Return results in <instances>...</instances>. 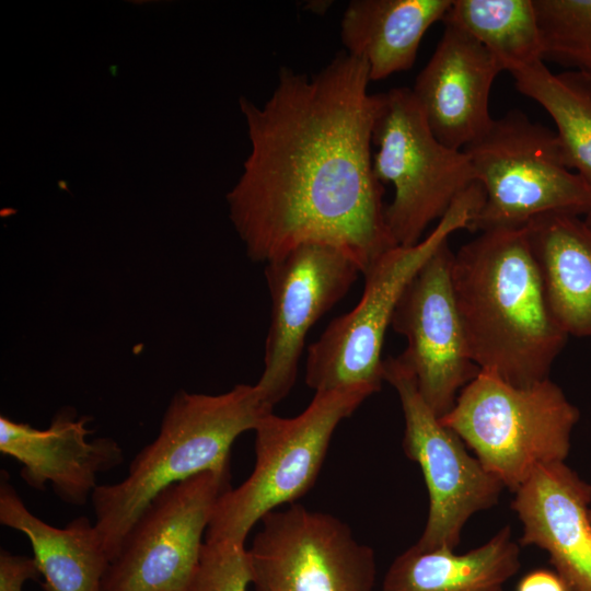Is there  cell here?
I'll use <instances>...</instances> for the list:
<instances>
[{"label":"cell","instance_id":"cell-19","mask_svg":"<svg viewBox=\"0 0 591 591\" xmlns=\"http://www.w3.org/2000/svg\"><path fill=\"white\" fill-rule=\"evenodd\" d=\"M453 0H352L340 23L345 51L363 61L370 81L413 67L429 27L443 21Z\"/></svg>","mask_w":591,"mask_h":591},{"label":"cell","instance_id":"cell-4","mask_svg":"<svg viewBox=\"0 0 591 591\" xmlns=\"http://www.w3.org/2000/svg\"><path fill=\"white\" fill-rule=\"evenodd\" d=\"M579 409L549 378L515 386L480 370L440 421L515 491L541 465L565 462Z\"/></svg>","mask_w":591,"mask_h":591},{"label":"cell","instance_id":"cell-7","mask_svg":"<svg viewBox=\"0 0 591 591\" xmlns=\"http://www.w3.org/2000/svg\"><path fill=\"white\" fill-rule=\"evenodd\" d=\"M485 198L468 231L523 227L544 213L587 215L591 188L568 165L556 131L512 109L467 144Z\"/></svg>","mask_w":591,"mask_h":591},{"label":"cell","instance_id":"cell-6","mask_svg":"<svg viewBox=\"0 0 591 591\" xmlns=\"http://www.w3.org/2000/svg\"><path fill=\"white\" fill-rule=\"evenodd\" d=\"M484 198L482 184L474 183L419 243L397 245L364 270L363 292L357 305L334 318L308 348L305 383L309 387L315 392L351 385H366L375 393L381 390L385 333L403 290L452 233L468 230Z\"/></svg>","mask_w":591,"mask_h":591},{"label":"cell","instance_id":"cell-15","mask_svg":"<svg viewBox=\"0 0 591 591\" xmlns=\"http://www.w3.org/2000/svg\"><path fill=\"white\" fill-rule=\"evenodd\" d=\"M90 416H78L74 408L63 407L46 429L0 417V452L21 465V477L36 490L50 484L60 500L83 506L99 486L97 474L120 465L124 453L109 437H86Z\"/></svg>","mask_w":591,"mask_h":591},{"label":"cell","instance_id":"cell-8","mask_svg":"<svg viewBox=\"0 0 591 591\" xmlns=\"http://www.w3.org/2000/svg\"><path fill=\"white\" fill-rule=\"evenodd\" d=\"M374 103L373 171L394 188L386 223L397 245L412 246L478 181L467 154L436 138L412 89L376 93Z\"/></svg>","mask_w":591,"mask_h":591},{"label":"cell","instance_id":"cell-28","mask_svg":"<svg viewBox=\"0 0 591 591\" xmlns=\"http://www.w3.org/2000/svg\"><path fill=\"white\" fill-rule=\"evenodd\" d=\"M590 519H591V508H590Z\"/></svg>","mask_w":591,"mask_h":591},{"label":"cell","instance_id":"cell-9","mask_svg":"<svg viewBox=\"0 0 591 591\" xmlns=\"http://www.w3.org/2000/svg\"><path fill=\"white\" fill-rule=\"evenodd\" d=\"M383 375L395 389L403 409V450L420 466L429 495L428 518L415 545L425 549H454L467 520L494 507L505 486L440 421L419 393L413 373L397 356L383 360Z\"/></svg>","mask_w":591,"mask_h":591},{"label":"cell","instance_id":"cell-26","mask_svg":"<svg viewBox=\"0 0 591 591\" xmlns=\"http://www.w3.org/2000/svg\"><path fill=\"white\" fill-rule=\"evenodd\" d=\"M517 591H569L565 581L554 571L537 569L526 573Z\"/></svg>","mask_w":591,"mask_h":591},{"label":"cell","instance_id":"cell-21","mask_svg":"<svg viewBox=\"0 0 591 591\" xmlns=\"http://www.w3.org/2000/svg\"><path fill=\"white\" fill-rule=\"evenodd\" d=\"M509 72L518 91L553 118L568 165L591 188V79L578 71L553 73L544 61Z\"/></svg>","mask_w":591,"mask_h":591},{"label":"cell","instance_id":"cell-14","mask_svg":"<svg viewBox=\"0 0 591 591\" xmlns=\"http://www.w3.org/2000/svg\"><path fill=\"white\" fill-rule=\"evenodd\" d=\"M500 61L461 27L444 23L442 36L412 89L436 138L463 150L494 118L489 96Z\"/></svg>","mask_w":591,"mask_h":591},{"label":"cell","instance_id":"cell-22","mask_svg":"<svg viewBox=\"0 0 591 591\" xmlns=\"http://www.w3.org/2000/svg\"><path fill=\"white\" fill-rule=\"evenodd\" d=\"M442 22L468 33L507 71L544 61L533 0H453Z\"/></svg>","mask_w":591,"mask_h":591},{"label":"cell","instance_id":"cell-13","mask_svg":"<svg viewBox=\"0 0 591 591\" xmlns=\"http://www.w3.org/2000/svg\"><path fill=\"white\" fill-rule=\"evenodd\" d=\"M359 274L350 256L321 243L299 245L266 264L271 315L256 385L273 408L296 383L309 331L347 294Z\"/></svg>","mask_w":591,"mask_h":591},{"label":"cell","instance_id":"cell-10","mask_svg":"<svg viewBox=\"0 0 591 591\" xmlns=\"http://www.w3.org/2000/svg\"><path fill=\"white\" fill-rule=\"evenodd\" d=\"M230 473L208 471L176 483L147 506L109 563L102 591H187Z\"/></svg>","mask_w":591,"mask_h":591},{"label":"cell","instance_id":"cell-25","mask_svg":"<svg viewBox=\"0 0 591 591\" xmlns=\"http://www.w3.org/2000/svg\"><path fill=\"white\" fill-rule=\"evenodd\" d=\"M40 576L34 557L0 552V591H22L25 581Z\"/></svg>","mask_w":591,"mask_h":591},{"label":"cell","instance_id":"cell-23","mask_svg":"<svg viewBox=\"0 0 591 591\" xmlns=\"http://www.w3.org/2000/svg\"><path fill=\"white\" fill-rule=\"evenodd\" d=\"M544 60H553L591 79V0H533Z\"/></svg>","mask_w":591,"mask_h":591},{"label":"cell","instance_id":"cell-17","mask_svg":"<svg viewBox=\"0 0 591 591\" xmlns=\"http://www.w3.org/2000/svg\"><path fill=\"white\" fill-rule=\"evenodd\" d=\"M524 227L555 321L568 336L591 337V228L567 212Z\"/></svg>","mask_w":591,"mask_h":591},{"label":"cell","instance_id":"cell-5","mask_svg":"<svg viewBox=\"0 0 591 591\" xmlns=\"http://www.w3.org/2000/svg\"><path fill=\"white\" fill-rule=\"evenodd\" d=\"M375 392L351 385L315 392L298 416L268 413L254 428L255 466L239 487L224 491L205 541L245 544L252 528L282 505H292L314 485L337 426Z\"/></svg>","mask_w":591,"mask_h":591},{"label":"cell","instance_id":"cell-16","mask_svg":"<svg viewBox=\"0 0 591 591\" xmlns=\"http://www.w3.org/2000/svg\"><path fill=\"white\" fill-rule=\"evenodd\" d=\"M591 485L565 462L544 464L514 491L521 545L544 549L569 591H591Z\"/></svg>","mask_w":591,"mask_h":591},{"label":"cell","instance_id":"cell-18","mask_svg":"<svg viewBox=\"0 0 591 591\" xmlns=\"http://www.w3.org/2000/svg\"><path fill=\"white\" fill-rule=\"evenodd\" d=\"M9 475L1 471L0 523L23 533L30 541L33 557L45 591H102L109 565L95 524L85 515L63 528L46 523L32 513Z\"/></svg>","mask_w":591,"mask_h":591},{"label":"cell","instance_id":"cell-2","mask_svg":"<svg viewBox=\"0 0 591 591\" xmlns=\"http://www.w3.org/2000/svg\"><path fill=\"white\" fill-rule=\"evenodd\" d=\"M452 286L471 357L515 386L549 378L568 335L555 321L525 227L479 232L453 256Z\"/></svg>","mask_w":591,"mask_h":591},{"label":"cell","instance_id":"cell-11","mask_svg":"<svg viewBox=\"0 0 591 591\" xmlns=\"http://www.w3.org/2000/svg\"><path fill=\"white\" fill-rule=\"evenodd\" d=\"M260 522L248 549L255 591H373L374 551L338 518L292 503Z\"/></svg>","mask_w":591,"mask_h":591},{"label":"cell","instance_id":"cell-24","mask_svg":"<svg viewBox=\"0 0 591 591\" xmlns=\"http://www.w3.org/2000/svg\"><path fill=\"white\" fill-rule=\"evenodd\" d=\"M252 583L248 549L232 541H205L187 591H246Z\"/></svg>","mask_w":591,"mask_h":591},{"label":"cell","instance_id":"cell-3","mask_svg":"<svg viewBox=\"0 0 591 591\" xmlns=\"http://www.w3.org/2000/svg\"><path fill=\"white\" fill-rule=\"evenodd\" d=\"M271 412L256 384H236L217 395L177 391L158 436L132 459L126 477L92 494L94 524L109 563L157 495L204 472L230 473L235 439Z\"/></svg>","mask_w":591,"mask_h":591},{"label":"cell","instance_id":"cell-1","mask_svg":"<svg viewBox=\"0 0 591 591\" xmlns=\"http://www.w3.org/2000/svg\"><path fill=\"white\" fill-rule=\"evenodd\" d=\"M369 82L367 65L344 50L312 77L281 67L262 107L242 102L252 152L229 201L253 262L321 243L363 274L397 246L373 171Z\"/></svg>","mask_w":591,"mask_h":591},{"label":"cell","instance_id":"cell-12","mask_svg":"<svg viewBox=\"0 0 591 591\" xmlns=\"http://www.w3.org/2000/svg\"><path fill=\"white\" fill-rule=\"evenodd\" d=\"M453 256L447 241L421 265L403 290L391 322L407 340L397 357L439 418L480 371L471 357L454 297Z\"/></svg>","mask_w":591,"mask_h":591},{"label":"cell","instance_id":"cell-27","mask_svg":"<svg viewBox=\"0 0 591 591\" xmlns=\"http://www.w3.org/2000/svg\"><path fill=\"white\" fill-rule=\"evenodd\" d=\"M584 221L591 228V210L586 215Z\"/></svg>","mask_w":591,"mask_h":591},{"label":"cell","instance_id":"cell-20","mask_svg":"<svg viewBox=\"0 0 591 591\" xmlns=\"http://www.w3.org/2000/svg\"><path fill=\"white\" fill-rule=\"evenodd\" d=\"M520 568V551L503 526L484 545L457 555L415 544L389 567L382 591H502Z\"/></svg>","mask_w":591,"mask_h":591}]
</instances>
